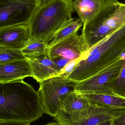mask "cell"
<instances>
[{
  "label": "cell",
  "instance_id": "obj_27",
  "mask_svg": "<svg viewBox=\"0 0 125 125\" xmlns=\"http://www.w3.org/2000/svg\"><path fill=\"white\" fill-rule=\"evenodd\" d=\"M45 125H62L61 123H59L58 122H54L50 123H48V124H46Z\"/></svg>",
  "mask_w": 125,
  "mask_h": 125
},
{
  "label": "cell",
  "instance_id": "obj_19",
  "mask_svg": "<svg viewBox=\"0 0 125 125\" xmlns=\"http://www.w3.org/2000/svg\"><path fill=\"white\" fill-rule=\"evenodd\" d=\"M123 62L121 72L114 89V93L125 97V52L122 55Z\"/></svg>",
  "mask_w": 125,
  "mask_h": 125
},
{
  "label": "cell",
  "instance_id": "obj_1",
  "mask_svg": "<svg viewBox=\"0 0 125 125\" xmlns=\"http://www.w3.org/2000/svg\"><path fill=\"white\" fill-rule=\"evenodd\" d=\"M44 113L37 91L23 80L0 83V120L31 123Z\"/></svg>",
  "mask_w": 125,
  "mask_h": 125
},
{
  "label": "cell",
  "instance_id": "obj_4",
  "mask_svg": "<svg viewBox=\"0 0 125 125\" xmlns=\"http://www.w3.org/2000/svg\"><path fill=\"white\" fill-rule=\"evenodd\" d=\"M125 24V4L103 6L100 12L83 26L81 33L91 48Z\"/></svg>",
  "mask_w": 125,
  "mask_h": 125
},
{
  "label": "cell",
  "instance_id": "obj_12",
  "mask_svg": "<svg viewBox=\"0 0 125 125\" xmlns=\"http://www.w3.org/2000/svg\"><path fill=\"white\" fill-rule=\"evenodd\" d=\"M33 78L30 63L27 59L0 64V83L23 80Z\"/></svg>",
  "mask_w": 125,
  "mask_h": 125
},
{
  "label": "cell",
  "instance_id": "obj_22",
  "mask_svg": "<svg viewBox=\"0 0 125 125\" xmlns=\"http://www.w3.org/2000/svg\"><path fill=\"white\" fill-rule=\"evenodd\" d=\"M112 125H125V111L112 120Z\"/></svg>",
  "mask_w": 125,
  "mask_h": 125
},
{
  "label": "cell",
  "instance_id": "obj_21",
  "mask_svg": "<svg viewBox=\"0 0 125 125\" xmlns=\"http://www.w3.org/2000/svg\"><path fill=\"white\" fill-rule=\"evenodd\" d=\"M31 123L12 120H0V125H30Z\"/></svg>",
  "mask_w": 125,
  "mask_h": 125
},
{
  "label": "cell",
  "instance_id": "obj_7",
  "mask_svg": "<svg viewBox=\"0 0 125 125\" xmlns=\"http://www.w3.org/2000/svg\"><path fill=\"white\" fill-rule=\"evenodd\" d=\"M40 7L38 0H0V29L28 24Z\"/></svg>",
  "mask_w": 125,
  "mask_h": 125
},
{
  "label": "cell",
  "instance_id": "obj_15",
  "mask_svg": "<svg viewBox=\"0 0 125 125\" xmlns=\"http://www.w3.org/2000/svg\"><path fill=\"white\" fill-rule=\"evenodd\" d=\"M125 111V108H106L90 115L77 125H95L114 119Z\"/></svg>",
  "mask_w": 125,
  "mask_h": 125
},
{
  "label": "cell",
  "instance_id": "obj_5",
  "mask_svg": "<svg viewBox=\"0 0 125 125\" xmlns=\"http://www.w3.org/2000/svg\"><path fill=\"white\" fill-rule=\"evenodd\" d=\"M105 108L90 103L74 90L62 98L54 119L63 125H77L90 115Z\"/></svg>",
  "mask_w": 125,
  "mask_h": 125
},
{
  "label": "cell",
  "instance_id": "obj_14",
  "mask_svg": "<svg viewBox=\"0 0 125 125\" xmlns=\"http://www.w3.org/2000/svg\"><path fill=\"white\" fill-rule=\"evenodd\" d=\"M80 94L89 102L98 106L115 108H125V97L116 94Z\"/></svg>",
  "mask_w": 125,
  "mask_h": 125
},
{
  "label": "cell",
  "instance_id": "obj_13",
  "mask_svg": "<svg viewBox=\"0 0 125 125\" xmlns=\"http://www.w3.org/2000/svg\"><path fill=\"white\" fill-rule=\"evenodd\" d=\"M100 0H73L74 10L82 21L83 26L89 22L102 7Z\"/></svg>",
  "mask_w": 125,
  "mask_h": 125
},
{
  "label": "cell",
  "instance_id": "obj_18",
  "mask_svg": "<svg viewBox=\"0 0 125 125\" xmlns=\"http://www.w3.org/2000/svg\"><path fill=\"white\" fill-rule=\"evenodd\" d=\"M26 59L21 50L0 46V64Z\"/></svg>",
  "mask_w": 125,
  "mask_h": 125
},
{
  "label": "cell",
  "instance_id": "obj_9",
  "mask_svg": "<svg viewBox=\"0 0 125 125\" xmlns=\"http://www.w3.org/2000/svg\"><path fill=\"white\" fill-rule=\"evenodd\" d=\"M90 48L83 34L77 33L48 46L45 52L52 59L63 58L70 61L79 59Z\"/></svg>",
  "mask_w": 125,
  "mask_h": 125
},
{
  "label": "cell",
  "instance_id": "obj_8",
  "mask_svg": "<svg viewBox=\"0 0 125 125\" xmlns=\"http://www.w3.org/2000/svg\"><path fill=\"white\" fill-rule=\"evenodd\" d=\"M122 56L119 59L90 78L77 82L75 90L79 93L115 94L114 89L121 72Z\"/></svg>",
  "mask_w": 125,
  "mask_h": 125
},
{
  "label": "cell",
  "instance_id": "obj_2",
  "mask_svg": "<svg viewBox=\"0 0 125 125\" xmlns=\"http://www.w3.org/2000/svg\"><path fill=\"white\" fill-rule=\"evenodd\" d=\"M125 52V24L91 47L66 78L79 82L118 61Z\"/></svg>",
  "mask_w": 125,
  "mask_h": 125
},
{
  "label": "cell",
  "instance_id": "obj_6",
  "mask_svg": "<svg viewBox=\"0 0 125 125\" xmlns=\"http://www.w3.org/2000/svg\"><path fill=\"white\" fill-rule=\"evenodd\" d=\"M38 94L44 113L54 117L58 112L62 98L75 90L77 82L59 75L39 82Z\"/></svg>",
  "mask_w": 125,
  "mask_h": 125
},
{
  "label": "cell",
  "instance_id": "obj_26",
  "mask_svg": "<svg viewBox=\"0 0 125 125\" xmlns=\"http://www.w3.org/2000/svg\"><path fill=\"white\" fill-rule=\"evenodd\" d=\"M112 120H108L95 125H112Z\"/></svg>",
  "mask_w": 125,
  "mask_h": 125
},
{
  "label": "cell",
  "instance_id": "obj_16",
  "mask_svg": "<svg viewBox=\"0 0 125 125\" xmlns=\"http://www.w3.org/2000/svg\"><path fill=\"white\" fill-rule=\"evenodd\" d=\"M82 26L83 23L80 18H72L64 23L54 33L48 46L53 45L72 34L78 33Z\"/></svg>",
  "mask_w": 125,
  "mask_h": 125
},
{
  "label": "cell",
  "instance_id": "obj_24",
  "mask_svg": "<svg viewBox=\"0 0 125 125\" xmlns=\"http://www.w3.org/2000/svg\"><path fill=\"white\" fill-rule=\"evenodd\" d=\"M55 0H38L40 7L47 5Z\"/></svg>",
  "mask_w": 125,
  "mask_h": 125
},
{
  "label": "cell",
  "instance_id": "obj_3",
  "mask_svg": "<svg viewBox=\"0 0 125 125\" xmlns=\"http://www.w3.org/2000/svg\"><path fill=\"white\" fill-rule=\"evenodd\" d=\"M73 0H56L40 7L29 23L30 40L48 44L54 33L72 18Z\"/></svg>",
  "mask_w": 125,
  "mask_h": 125
},
{
  "label": "cell",
  "instance_id": "obj_17",
  "mask_svg": "<svg viewBox=\"0 0 125 125\" xmlns=\"http://www.w3.org/2000/svg\"><path fill=\"white\" fill-rule=\"evenodd\" d=\"M48 44L29 40L21 50L26 58H33L45 53Z\"/></svg>",
  "mask_w": 125,
  "mask_h": 125
},
{
  "label": "cell",
  "instance_id": "obj_20",
  "mask_svg": "<svg viewBox=\"0 0 125 125\" xmlns=\"http://www.w3.org/2000/svg\"><path fill=\"white\" fill-rule=\"evenodd\" d=\"M79 59L72 61L68 62L61 71V73L59 75L64 76L67 77V76L72 71L74 67L78 63Z\"/></svg>",
  "mask_w": 125,
  "mask_h": 125
},
{
  "label": "cell",
  "instance_id": "obj_25",
  "mask_svg": "<svg viewBox=\"0 0 125 125\" xmlns=\"http://www.w3.org/2000/svg\"><path fill=\"white\" fill-rule=\"evenodd\" d=\"M103 6L116 3L118 2L117 0H100Z\"/></svg>",
  "mask_w": 125,
  "mask_h": 125
},
{
  "label": "cell",
  "instance_id": "obj_10",
  "mask_svg": "<svg viewBox=\"0 0 125 125\" xmlns=\"http://www.w3.org/2000/svg\"><path fill=\"white\" fill-rule=\"evenodd\" d=\"M28 24L0 29V46L21 50L30 39Z\"/></svg>",
  "mask_w": 125,
  "mask_h": 125
},
{
  "label": "cell",
  "instance_id": "obj_23",
  "mask_svg": "<svg viewBox=\"0 0 125 125\" xmlns=\"http://www.w3.org/2000/svg\"><path fill=\"white\" fill-rule=\"evenodd\" d=\"M52 60L61 70H62L67 64L70 62V61L63 58H56L52 59Z\"/></svg>",
  "mask_w": 125,
  "mask_h": 125
},
{
  "label": "cell",
  "instance_id": "obj_11",
  "mask_svg": "<svg viewBox=\"0 0 125 125\" xmlns=\"http://www.w3.org/2000/svg\"><path fill=\"white\" fill-rule=\"evenodd\" d=\"M26 59L31 65L33 78L38 83L61 73V69L45 52L39 56Z\"/></svg>",
  "mask_w": 125,
  "mask_h": 125
}]
</instances>
